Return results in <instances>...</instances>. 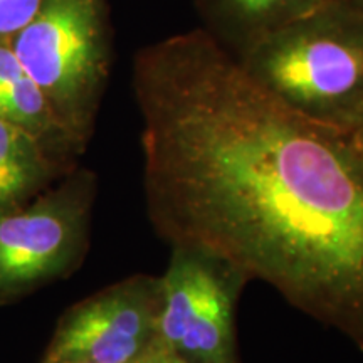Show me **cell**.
Here are the masks:
<instances>
[{"mask_svg":"<svg viewBox=\"0 0 363 363\" xmlns=\"http://www.w3.org/2000/svg\"><path fill=\"white\" fill-rule=\"evenodd\" d=\"M160 278L155 342L190 363H238L235 305L246 281L216 257L182 247H172Z\"/></svg>","mask_w":363,"mask_h":363,"instance_id":"4","label":"cell"},{"mask_svg":"<svg viewBox=\"0 0 363 363\" xmlns=\"http://www.w3.org/2000/svg\"><path fill=\"white\" fill-rule=\"evenodd\" d=\"M133 89L157 233L363 350L362 126L293 110L203 29L136 52Z\"/></svg>","mask_w":363,"mask_h":363,"instance_id":"1","label":"cell"},{"mask_svg":"<svg viewBox=\"0 0 363 363\" xmlns=\"http://www.w3.org/2000/svg\"><path fill=\"white\" fill-rule=\"evenodd\" d=\"M0 120L38 136L51 153L79 150L57 123L44 94L24 71L7 40H0Z\"/></svg>","mask_w":363,"mask_h":363,"instance_id":"8","label":"cell"},{"mask_svg":"<svg viewBox=\"0 0 363 363\" xmlns=\"http://www.w3.org/2000/svg\"><path fill=\"white\" fill-rule=\"evenodd\" d=\"M235 59L293 110L323 123L360 126L363 13L342 0H326Z\"/></svg>","mask_w":363,"mask_h":363,"instance_id":"2","label":"cell"},{"mask_svg":"<svg viewBox=\"0 0 363 363\" xmlns=\"http://www.w3.org/2000/svg\"><path fill=\"white\" fill-rule=\"evenodd\" d=\"M43 0H0V40H11L38 12Z\"/></svg>","mask_w":363,"mask_h":363,"instance_id":"10","label":"cell"},{"mask_svg":"<svg viewBox=\"0 0 363 363\" xmlns=\"http://www.w3.org/2000/svg\"><path fill=\"white\" fill-rule=\"evenodd\" d=\"M91 180L81 174L24 211L0 214V294L61 274L81 256Z\"/></svg>","mask_w":363,"mask_h":363,"instance_id":"6","label":"cell"},{"mask_svg":"<svg viewBox=\"0 0 363 363\" xmlns=\"http://www.w3.org/2000/svg\"><path fill=\"white\" fill-rule=\"evenodd\" d=\"M9 44L57 123L83 148L111 67L106 0H43Z\"/></svg>","mask_w":363,"mask_h":363,"instance_id":"3","label":"cell"},{"mask_svg":"<svg viewBox=\"0 0 363 363\" xmlns=\"http://www.w3.org/2000/svg\"><path fill=\"white\" fill-rule=\"evenodd\" d=\"M136 363H190L187 358L182 357L180 353H177L170 348L163 347V345L153 342L152 347L143 353Z\"/></svg>","mask_w":363,"mask_h":363,"instance_id":"11","label":"cell"},{"mask_svg":"<svg viewBox=\"0 0 363 363\" xmlns=\"http://www.w3.org/2000/svg\"><path fill=\"white\" fill-rule=\"evenodd\" d=\"M52 165L51 150L38 136L0 120V211L33 192Z\"/></svg>","mask_w":363,"mask_h":363,"instance_id":"9","label":"cell"},{"mask_svg":"<svg viewBox=\"0 0 363 363\" xmlns=\"http://www.w3.org/2000/svg\"><path fill=\"white\" fill-rule=\"evenodd\" d=\"M162 278L140 274L71 308L44 363H136L157 340Z\"/></svg>","mask_w":363,"mask_h":363,"instance_id":"5","label":"cell"},{"mask_svg":"<svg viewBox=\"0 0 363 363\" xmlns=\"http://www.w3.org/2000/svg\"><path fill=\"white\" fill-rule=\"evenodd\" d=\"M342 2L348 4V6L357 9V11H360L363 13V0H342Z\"/></svg>","mask_w":363,"mask_h":363,"instance_id":"12","label":"cell"},{"mask_svg":"<svg viewBox=\"0 0 363 363\" xmlns=\"http://www.w3.org/2000/svg\"><path fill=\"white\" fill-rule=\"evenodd\" d=\"M326 0H195L203 30L234 56Z\"/></svg>","mask_w":363,"mask_h":363,"instance_id":"7","label":"cell"},{"mask_svg":"<svg viewBox=\"0 0 363 363\" xmlns=\"http://www.w3.org/2000/svg\"><path fill=\"white\" fill-rule=\"evenodd\" d=\"M360 126H362V128H363V118H362V123H360Z\"/></svg>","mask_w":363,"mask_h":363,"instance_id":"13","label":"cell"}]
</instances>
